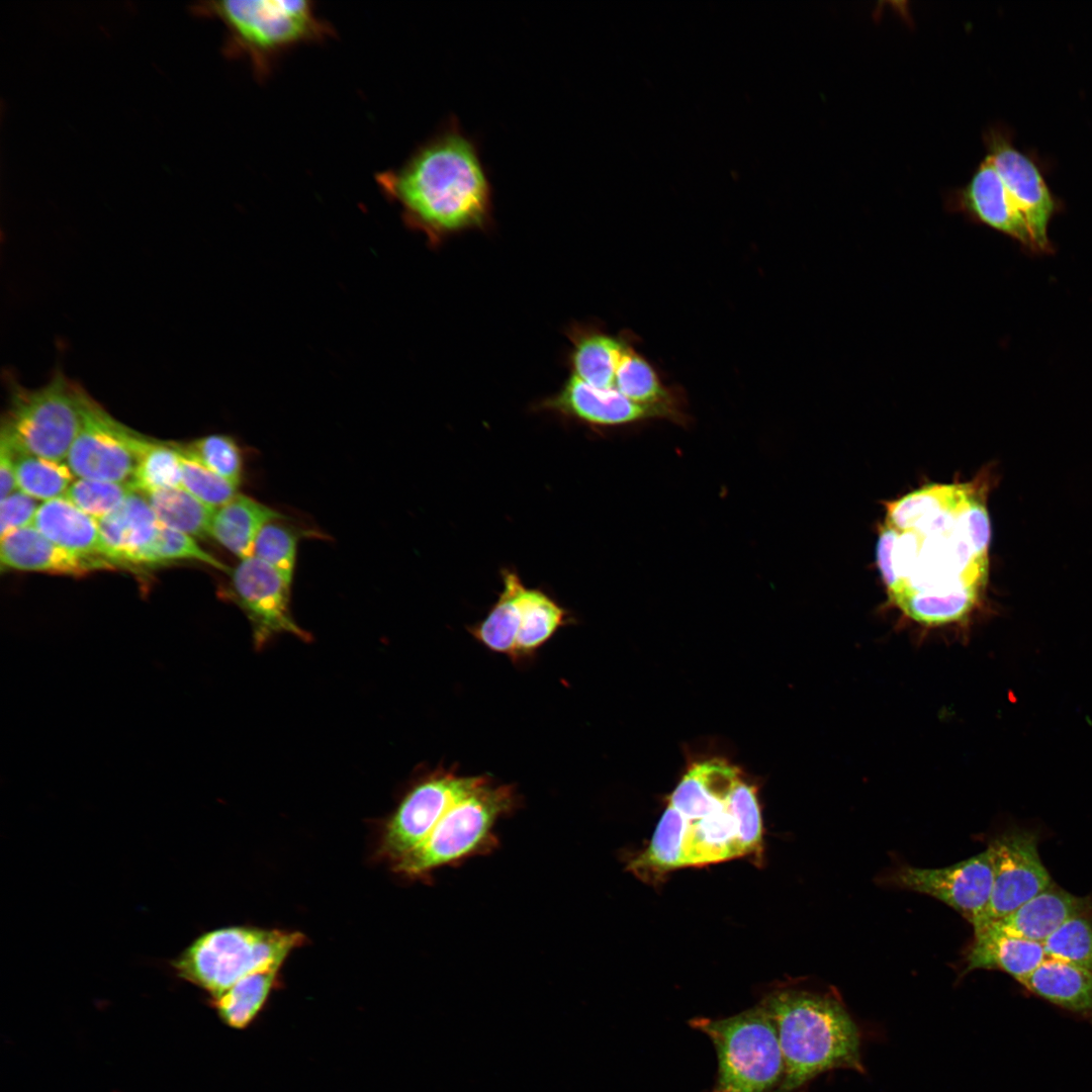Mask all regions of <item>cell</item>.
<instances>
[{"mask_svg":"<svg viewBox=\"0 0 1092 1092\" xmlns=\"http://www.w3.org/2000/svg\"><path fill=\"white\" fill-rule=\"evenodd\" d=\"M977 484H929L900 502L898 522H884L876 559L889 598L926 626L957 623L978 605L988 557L976 550L966 508Z\"/></svg>","mask_w":1092,"mask_h":1092,"instance_id":"obj_1","label":"cell"},{"mask_svg":"<svg viewBox=\"0 0 1092 1092\" xmlns=\"http://www.w3.org/2000/svg\"><path fill=\"white\" fill-rule=\"evenodd\" d=\"M404 221L432 239L491 220L493 187L477 141L450 115L396 169L377 177Z\"/></svg>","mask_w":1092,"mask_h":1092,"instance_id":"obj_2","label":"cell"},{"mask_svg":"<svg viewBox=\"0 0 1092 1092\" xmlns=\"http://www.w3.org/2000/svg\"><path fill=\"white\" fill-rule=\"evenodd\" d=\"M761 1004L775 1021L785 1062L777 1092H794L834 1069L863 1073L858 1028L838 1000L786 989L767 995Z\"/></svg>","mask_w":1092,"mask_h":1092,"instance_id":"obj_3","label":"cell"},{"mask_svg":"<svg viewBox=\"0 0 1092 1092\" xmlns=\"http://www.w3.org/2000/svg\"><path fill=\"white\" fill-rule=\"evenodd\" d=\"M298 931L231 926L199 936L174 963L178 975L213 998L242 978L281 967L288 954L305 943Z\"/></svg>","mask_w":1092,"mask_h":1092,"instance_id":"obj_4","label":"cell"},{"mask_svg":"<svg viewBox=\"0 0 1092 1092\" xmlns=\"http://www.w3.org/2000/svg\"><path fill=\"white\" fill-rule=\"evenodd\" d=\"M518 803L514 786L494 785L488 778L455 802L418 847L392 863L394 872L421 877L493 849L497 843L494 825Z\"/></svg>","mask_w":1092,"mask_h":1092,"instance_id":"obj_5","label":"cell"},{"mask_svg":"<svg viewBox=\"0 0 1092 1092\" xmlns=\"http://www.w3.org/2000/svg\"><path fill=\"white\" fill-rule=\"evenodd\" d=\"M691 1026L712 1040L718 1073L711 1092H777L785 1062L775 1021L758 1005L722 1018H696Z\"/></svg>","mask_w":1092,"mask_h":1092,"instance_id":"obj_6","label":"cell"},{"mask_svg":"<svg viewBox=\"0 0 1092 1092\" xmlns=\"http://www.w3.org/2000/svg\"><path fill=\"white\" fill-rule=\"evenodd\" d=\"M205 9L226 26L230 50L249 59L259 76L297 44L323 39L331 27L304 0H224Z\"/></svg>","mask_w":1092,"mask_h":1092,"instance_id":"obj_7","label":"cell"},{"mask_svg":"<svg viewBox=\"0 0 1092 1092\" xmlns=\"http://www.w3.org/2000/svg\"><path fill=\"white\" fill-rule=\"evenodd\" d=\"M86 395L62 371L34 389L11 381L1 434L16 452L65 463L82 424Z\"/></svg>","mask_w":1092,"mask_h":1092,"instance_id":"obj_8","label":"cell"},{"mask_svg":"<svg viewBox=\"0 0 1092 1092\" xmlns=\"http://www.w3.org/2000/svg\"><path fill=\"white\" fill-rule=\"evenodd\" d=\"M487 776H462L437 768L416 783L384 825L379 852L392 863L418 847L450 807Z\"/></svg>","mask_w":1092,"mask_h":1092,"instance_id":"obj_9","label":"cell"},{"mask_svg":"<svg viewBox=\"0 0 1092 1092\" xmlns=\"http://www.w3.org/2000/svg\"><path fill=\"white\" fill-rule=\"evenodd\" d=\"M151 441L115 420L87 393L82 424L65 463L79 478L129 483Z\"/></svg>","mask_w":1092,"mask_h":1092,"instance_id":"obj_10","label":"cell"},{"mask_svg":"<svg viewBox=\"0 0 1092 1092\" xmlns=\"http://www.w3.org/2000/svg\"><path fill=\"white\" fill-rule=\"evenodd\" d=\"M224 598L246 615L254 648L263 649L275 637L289 634L309 642L311 635L293 619L291 585L271 565L256 556L241 560L231 574Z\"/></svg>","mask_w":1092,"mask_h":1092,"instance_id":"obj_11","label":"cell"},{"mask_svg":"<svg viewBox=\"0 0 1092 1092\" xmlns=\"http://www.w3.org/2000/svg\"><path fill=\"white\" fill-rule=\"evenodd\" d=\"M898 888L935 898L960 913L974 928L984 925L990 905L994 862L991 848L951 866L924 869L903 866L889 877Z\"/></svg>","mask_w":1092,"mask_h":1092,"instance_id":"obj_12","label":"cell"},{"mask_svg":"<svg viewBox=\"0 0 1092 1092\" xmlns=\"http://www.w3.org/2000/svg\"><path fill=\"white\" fill-rule=\"evenodd\" d=\"M984 142L1006 188L1023 214L1037 254L1054 252L1049 238L1052 218L1062 209L1036 162L1013 145L1010 131L1003 126L986 130Z\"/></svg>","mask_w":1092,"mask_h":1092,"instance_id":"obj_13","label":"cell"},{"mask_svg":"<svg viewBox=\"0 0 1092 1092\" xmlns=\"http://www.w3.org/2000/svg\"><path fill=\"white\" fill-rule=\"evenodd\" d=\"M988 846L993 854L994 883L982 928L1008 916L1054 884L1040 859L1033 833L1023 830L1003 833Z\"/></svg>","mask_w":1092,"mask_h":1092,"instance_id":"obj_14","label":"cell"},{"mask_svg":"<svg viewBox=\"0 0 1092 1092\" xmlns=\"http://www.w3.org/2000/svg\"><path fill=\"white\" fill-rule=\"evenodd\" d=\"M948 204L951 209L1012 238L1027 252L1037 254L1028 224L988 154L970 181L949 194Z\"/></svg>","mask_w":1092,"mask_h":1092,"instance_id":"obj_15","label":"cell"},{"mask_svg":"<svg viewBox=\"0 0 1092 1092\" xmlns=\"http://www.w3.org/2000/svg\"><path fill=\"white\" fill-rule=\"evenodd\" d=\"M0 561L6 569L77 577L115 567L107 559L78 555L58 546L32 525L1 537Z\"/></svg>","mask_w":1092,"mask_h":1092,"instance_id":"obj_16","label":"cell"},{"mask_svg":"<svg viewBox=\"0 0 1092 1092\" xmlns=\"http://www.w3.org/2000/svg\"><path fill=\"white\" fill-rule=\"evenodd\" d=\"M97 524L102 554L115 566L141 565L161 527L146 495L138 490Z\"/></svg>","mask_w":1092,"mask_h":1092,"instance_id":"obj_17","label":"cell"},{"mask_svg":"<svg viewBox=\"0 0 1092 1092\" xmlns=\"http://www.w3.org/2000/svg\"><path fill=\"white\" fill-rule=\"evenodd\" d=\"M549 408L598 426H619L648 419H668L666 413L636 403L614 388H598L572 375Z\"/></svg>","mask_w":1092,"mask_h":1092,"instance_id":"obj_18","label":"cell"},{"mask_svg":"<svg viewBox=\"0 0 1092 1092\" xmlns=\"http://www.w3.org/2000/svg\"><path fill=\"white\" fill-rule=\"evenodd\" d=\"M1090 908L1088 898L1073 895L1052 884L1008 916L985 927L1042 943L1068 919L1088 914Z\"/></svg>","mask_w":1092,"mask_h":1092,"instance_id":"obj_19","label":"cell"},{"mask_svg":"<svg viewBox=\"0 0 1092 1092\" xmlns=\"http://www.w3.org/2000/svg\"><path fill=\"white\" fill-rule=\"evenodd\" d=\"M686 821L681 868L706 866L748 854L730 798L724 808L703 818Z\"/></svg>","mask_w":1092,"mask_h":1092,"instance_id":"obj_20","label":"cell"},{"mask_svg":"<svg viewBox=\"0 0 1092 1092\" xmlns=\"http://www.w3.org/2000/svg\"><path fill=\"white\" fill-rule=\"evenodd\" d=\"M975 933L966 958L965 973L998 970L1020 981L1048 957L1042 943L1013 936L990 927Z\"/></svg>","mask_w":1092,"mask_h":1092,"instance_id":"obj_21","label":"cell"},{"mask_svg":"<svg viewBox=\"0 0 1092 1092\" xmlns=\"http://www.w3.org/2000/svg\"><path fill=\"white\" fill-rule=\"evenodd\" d=\"M1030 993L1092 1023V973L1046 958L1019 981Z\"/></svg>","mask_w":1092,"mask_h":1092,"instance_id":"obj_22","label":"cell"},{"mask_svg":"<svg viewBox=\"0 0 1092 1092\" xmlns=\"http://www.w3.org/2000/svg\"><path fill=\"white\" fill-rule=\"evenodd\" d=\"M32 526L47 539L72 553L104 558L97 520L65 497L40 504Z\"/></svg>","mask_w":1092,"mask_h":1092,"instance_id":"obj_23","label":"cell"},{"mask_svg":"<svg viewBox=\"0 0 1092 1092\" xmlns=\"http://www.w3.org/2000/svg\"><path fill=\"white\" fill-rule=\"evenodd\" d=\"M282 519H285L284 515L275 509L238 493L215 510L210 536L243 560L254 556L256 540L263 527Z\"/></svg>","mask_w":1092,"mask_h":1092,"instance_id":"obj_24","label":"cell"},{"mask_svg":"<svg viewBox=\"0 0 1092 1092\" xmlns=\"http://www.w3.org/2000/svg\"><path fill=\"white\" fill-rule=\"evenodd\" d=\"M519 632L512 660L532 657L559 628L567 623V612L539 589L521 585L518 593Z\"/></svg>","mask_w":1092,"mask_h":1092,"instance_id":"obj_25","label":"cell"},{"mask_svg":"<svg viewBox=\"0 0 1092 1092\" xmlns=\"http://www.w3.org/2000/svg\"><path fill=\"white\" fill-rule=\"evenodd\" d=\"M503 581L497 602L482 621L468 630L487 649L512 658L520 625L518 593L523 583L512 571H504Z\"/></svg>","mask_w":1092,"mask_h":1092,"instance_id":"obj_26","label":"cell"},{"mask_svg":"<svg viewBox=\"0 0 1092 1092\" xmlns=\"http://www.w3.org/2000/svg\"><path fill=\"white\" fill-rule=\"evenodd\" d=\"M161 525L204 539L210 536L215 508L210 507L183 487L144 493Z\"/></svg>","mask_w":1092,"mask_h":1092,"instance_id":"obj_27","label":"cell"},{"mask_svg":"<svg viewBox=\"0 0 1092 1092\" xmlns=\"http://www.w3.org/2000/svg\"><path fill=\"white\" fill-rule=\"evenodd\" d=\"M627 343L601 332H587L574 342V376L598 388H613L616 368Z\"/></svg>","mask_w":1092,"mask_h":1092,"instance_id":"obj_28","label":"cell"},{"mask_svg":"<svg viewBox=\"0 0 1092 1092\" xmlns=\"http://www.w3.org/2000/svg\"><path fill=\"white\" fill-rule=\"evenodd\" d=\"M281 967L252 973L213 998L219 1017L231 1027H246L259 1013L278 981Z\"/></svg>","mask_w":1092,"mask_h":1092,"instance_id":"obj_29","label":"cell"},{"mask_svg":"<svg viewBox=\"0 0 1092 1092\" xmlns=\"http://www.w3.org/2000/svg\"><path fill=\"white\" fill-rule=\"evenodd\" d=\"M687 821L672 806L668 805L654 831L649 846L630 863V869L640 875H660L681 868V849Z\"/></svg>","mask_w":1092,"mask_h":1092,"instance_id":"obj_30","label":"cell"},{"mask_svg":"<svg viewBox=\"0 0 1092 1092\" xmlns=\"http://www.w3.org/2000/svg\"><path fill=\"white\" fill-rule=\"evenodd\" d=\"M73 476L66 463L15 451L16 485L36 500L64 497Z\"/></svg>","mask_w":1092,"mask_h":1092,"instance_id":"obj_31","label":"cell"},{"mask_svg":"<svg viewBox=\"0 0 1092 1092\" xmlns=\"http://www.w3.org/2000/svg\"><path fill=\"white\" fill-rule=\"evenodd\" d=\"M129 484L143 493L182 487V468L177 447L152 440L142 453Z\"/></svg>","mask_w":1092,"mask_h":1092,"instance_id":"obj_32","label":"cell"},{"mask_svg":"<svg viewBox=\"0 0 1092 1092\" xmlns=\"http://www.w3.org/2000/svg\"><path fill=\"white\" fill-rule=\"evenodd\" d=\"M1042 946L1048 958L1092 973V920L1088 914L1068 919L1042 942Z\"/></svg>","mask_w":1092,"mask_h":1092,"instance_id":"obj_33","label":"cell"},{"mask_svg":"<svg viewBox=\"0 0 1092 1092\" xmlns=\"http://www.w3.org/2000/svg\"><path fill=\"white\" fill-rule=\"evenodd\" d=\"M210 471L239 486L243 475V456L237 442L226 435H210L180 447Z\"/></svg>","mask_w":1092,"mask_h":1092,"instance_id":"obj_34","label":"cell"},{"mask_svg":"<svg viewBox=\"0 0 1092 1092\" xmlns=\"http://www.w3.org/2000/svg\"><path fill=\"white\" fill-rule=\"evenodd\" d=\"M179 560H192L229 572L228 565L204 551L193 537L161 525L159 532L145 552L141 565H160Z\"/></svg>","mask_w":1092,"mask_h":1092,"instance_id":"obj_35","label":"cell"},{"mask_svg":"<svg viewBox=\"0 0 1092 1092\" xmlns=\"http://www.w3.org/2000/svg\"><path fill=\"white\" fill-rule=\"evenodd\" d=\"M132 490L126 482L79 478L72 482L64 497L99 520L117 510Z\"/></svg>","mask_w":1092,"mask_h":1092,"instance_id":"obj_36","label":"cell"},{"mask_svg":"<svg viewBox=\"0 0 1092 1092\" xmlns=\"http://www.w3.org/2000/svg\"><path fill=\"white\" fill-rule=\"evenodd\" d=\"M298 533L291 528L273 521L263 527L255 544L254 556L271 565L292 585Z\"/></svg>","mask_w":1092,"mask_h":1092,"instance_id":"obj_37","label":"cell"},{"mask_svg":"<svg viewBox=\"0 0 1092 1092\" xmlns=\"http://www.w3.org/2000/svg\"><path fill=\"white\" fill-rule=\"evenodd\" d=\"M182 468V487L215 509L238 494V486L207 469L177 446Z\"/></svg>","mask_w":1092,"mask_h":1092,"instance_id":"obj_38","label":"cell"},{"mask_svg":"<svg viewBox=\"0 0 1092 1092\" xmlns=\"http://www.w3.org/2000/svg\"><path fill=\"white\" fill-rule=\"evenodd\" d=\"M38 507L35 498L21 490H14L2 498L0 500L1 537L31 526Z\"/></svg>","mask_w":1092,"mask_h":1092,"instance_id":"obj_39","label":"cell"},{"mask_svg":"<svg viewBox=\"0 0 1092 1092\" xmlns=\"http://www.w3.org/2000/svg\"><path fill=\"white\" fill-rule=\"evenodd\" d=\"M15 450L8 439L0 434V494L1 499L15 490Z\"/></svg>","mask_w":1092,"mask_h":1092,"instance_id":"obj_40","label":"cell"}]
</instances>
